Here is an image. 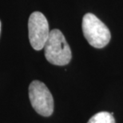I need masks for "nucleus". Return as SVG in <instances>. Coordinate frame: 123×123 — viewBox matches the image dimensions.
Segmentation results:
<instances>
[{
  "label": "nucleus",
  "instance_id": "obj_1",
  "mask_svg": "<svg viewBox=\"0 0 123 123\" xmlns=\"http://www.w3.org/2000/svg\"><path fill=\"white\" fill-rule=\"evenodd\" d=\"M44 55L49 62L55 66H65L72 58L70 47L62 32L55 29L50 32V35L44 46Z\"/></svg>",
  "mask_w": 123,
  "mask_h": 123
},
{
  "label": "nucleus",
  "instance_id": "obj_2",
  "mask_svg": "<svg viewBox=\"0 0 123 123\" xmlns=\"http://www.w3.org/2000/svg\"><path fill=\"white\" fill-rule=\"evenodd\" d=\"M82 26L86 39L93 47L101 49L110 43L111 34L109 28L94 14H86L83 16Z\"/></svg>",
  "mask_w": 123,
  "mask_h": 123
},
{
  "label": "nucleus",
  "instance_id": "obj_3",
  "mask_svg": "<svg viewBox=\"0 0 123 123\" xmlns=\"http://www.w3.org/2000/svg\"><path fill=\"white\" fill-rule=\"evenodd\" d=\"M31 104L38 114L49 117L54 112V98L47 86L40 81H33L29 86Z\"/></svg>",
  "mask_w": 123,
  "mask_h": 123
},
{
  "label": "nucleus",
  "instance_id": "obj_4",
  "mask_svg": "<svg viewBox=\"0 0 123 123\" xmlns=\"http://www.w3.org/2000/svg\"><path fill=\"white\" fill-rule=\"evenodd\" d=\"M29 40L35 50H41L50 35L48 21L45 15L39 11L33 12L28 20Z\"/></svg>",
  "mask_w": 123,
  "mask_h": 123
},
{
  "label": "nucleus",
  "instance_id": "obj_5",
  "mask_svg": "<svg viewBox=\"0 0 123 123\" xmlns=\"http://www.w3.org/2000/svg\"><path fill=\"white\" fill-rule=\"evenodd\" d=\"M87 123H116L111 113L102 111L94 114Z\"/></svg>",
  "mask_w": 123,
  "mask_h": 123
},
{
  "label": "nucleus",
  "instance_id": "obj_6",
  "mask_svg": "<svg viewBox=\"0 0 123 123\" xmlns=\"http://www.w3.org/2000/svg\"><path fill=\"white\" fill-rule=\"evenodd\" d=\"M0 31H1V22H0Z\"/></svg>",
  "mask_w": 123,
  "mask_h": 123
}]
</instances>
